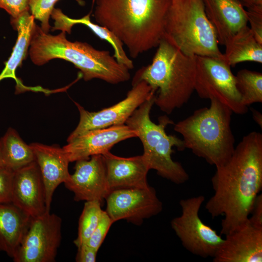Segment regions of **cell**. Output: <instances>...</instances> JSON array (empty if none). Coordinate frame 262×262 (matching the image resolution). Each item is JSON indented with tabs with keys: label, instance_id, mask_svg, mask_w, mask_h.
I'll use <instances>...</instances> for the list:
<instances>
[{
	"label": "cell",
	"instance_id": "1",
	"mask_svg": "<svg viewBox=\"0 0 262 262\" xmlns=\"http://www.w3.org/2000/svg\"><path fill=\"white\" fill-rule=\"evenodd\" d=\"M211 182L214 193L205 208L213 218L224 216L220 233L226 235L248 221L262 190V133L252 131L244 136L229 160L216 167Z\"/></svg>",
	"mask_w": 262,
	"mask_h": 262
},
{
	"label": "cell",
	"instance_id": "2",
	"mask_svg": "<svg viewBox=\"0 0 262 262\" xmlns=\"http://www.w3.org/2000/svg\"><path fill=\"white\" fill-rule=\"evenodd\" d=\"M171 0H96L94 17L112 32L130 56L157 47Z\"/></svg>",
	"mask_w": 262,
	"mask_h": 262
},
{
	"label": "cell",
	"instance_id": "3",
	"mask_svg": "<svg viewBox=\"0 0 262 262\" xmlns=\"http://www.w3.org/2000/svg\"><path fill=\"white\" fill-rule=\"evenodd\" d=\"M29 54L32 61L37 66L55 58L68 61L80 70L85 81L98 79L116 84L130 79L129 69L119 64L109 51L97 49L85 42H71L63 32L52 35L36 25Z\"/></svg>",
	"mask_w": 262,
	"mask_h": 262
},
{
	"label": "cell",
	"instance_id": "4",
	"mask_svg": "<svg viewBox=\"0 0 262 262\" xmlns=\"http://www.w3.org/2000/svg\"><path fill=\"white\" fill-rule=\"evenodd\" d=\"M157 47L151 63L137 71L132 83L147 82L156 92L154 104L170 114L195 91L196 56L185 54L164 37Z\"/></svg>",
	"mask_w": 262,
	"mask_h": 262
},
{
	"label": "cell",
	"instance_id": "5",
	"mask_svg": "<svg viewBox=\"0 0 262 262\" xmlns=\"http://www.w3.org/2000/svg\"><path fill=\"white\" fill-rule=\"evenodd\" d=\"M174 125L185 148L215 167L226 163L233 153L235 139L230 126L232 111L215 98Z\"/></svg>",
	"mask_w": 262,
	"mask_h": 262
},
{
	"label": "cell",
	"instance_id": "6",
	"mask_svg": "<svg viewBox=\"0 0 262 262\" xmlns=\"http://www.w3.org/2000/svg\"><path fill=\"white\" fill-rule=\"evenodd\" d=\"M155 95L143 103L128 119L126 124L137 133L143 146L144 156L149 169L156 171L158 175L177 184L186 182L189 176L180 163L171 157L172 147L179 151L185 149L183 140L168 135L165 129L173 124L167 116L159 118V123L152 121L150 113L154 104Z\"/></svg>",
	"mask_w": 262,
	"mask_h": 262
},
{
	"label": "cell",
	"instance_id": "7",
	"mask_svg": "<svg viewBox=\"0 0 262 262\" xmlns=\"http://www.w3.org/2000/svg\"><path fill=\"white\" fill-rule=\"evenodd\" d=\"M164 37L187 55L224 58L202 0H171Z\"/></svg>",
	"mask_w": 262,
	"mask_h": 262
},
{
	"label": "cell",
	"instance_id": "8",
	"mask_svg": "<svg viewBox=\"0 0 262 262\" xmlns=\"http://www.w3.org/2000/svg\"><path fill=\"white\" fill-rule=\"evenodd\" d=\"M195 91L202 98H215L233 113L243 115L248 107L243 105L236 84L235 76L224 58L196 56Z\"/></svg>",
	"mask_w": 262,
	"mask_h": 262
},
{
	"label": "cell",
	"instance_id": "9",
	"mask_svg": "<svg viewBox=\"0 0 262 262\" xmlns=\"http://www.w3.org/2000/svg\"><path fill=\"white\" fill-rule=\"evenodd\" d=\"M204 200L202 195L180 200L181 214L171 220V226L187 251L202 258H213L224 239L201 219L199 212Z\"/></svg>",
	"mask_w": 262,
	"mask_h": 262
},
{
	"label": "cell",
	"instance_id": "10",
	"mask_svg": "<svg viewBox=\"0 0 262 262\" xmlns=\"http://www.w3.org/2000/svg\"><path fill=\"white\" fill-rule=\"evenodd\" d=\"M62 219L47 211L31 217L12 258L15 262H54L62 239Z\"/></svg>",
	"mask_w": 262,
	"mask_h": 262
},
{
	"label": "cell",
	"instance_id": "11",
	"mask_svg": "<svg viewBox=\"0 0 262 262\" xmlns=\"http://www.w3.org/2000/svg\"><path fill=\"white\" fill-rule=\"evenodd\" d=\"M155 93L147 82L140 81L132 83V88L125 98L99 111H88L75 102L80 113V120L67 142L90 131L125 124L133 112Z\"/></svg>",
	"mask_w": 262,
	"mask_h": 262
},
{
	"label": "cell",
	"instance_id": "12",
	"mask_svg": "<svg viewBox=\"0 0 262 262\" xmlns=\"http://www.w3.org/2000/svg\"><path fill=\"white\" fill-rule=\"evenodd\" d=\"M105 200V211L114 223L123 219L139 226L145 219L160 213L163 207L155 189L150 186L114 190Z\"/></svg>",
	"mask_w": 262,
	"mask_h": 262
},
{
	"label": "cell",
	"instance_id": "13",
	"mask_svg": "<svg viewBox=\"0 0 262 262\" xmlns=\"http://www.w3.org/2000/svg\"><path fill=\"white\" fill-rule=\"evenodd\" d=\"M75 172L64 183L74 194L76 201H98L102 203L110 192L102 155L76 161Z\"/></svg>",
	"mask_w": 262,
	"mask_h": 262
},
{
	"label": "cell",
	"instance_id": "14",
	"mask_svg": "<svg viewBox=\"0 0 262 262\" xmlns=\"http://www.w3.org/2000/svg\"><path fill=\"white\" fill-rule=\"evenodd\" d=\"M11 203L31 217L48 211L44 184L35 161L14 172Z\"/></svg>",
	"mask_w": 262,
	"mask_h": 262
},
{
	"label": "cell",
	"instance_id": "15",
	"mask_svg": "<svg viewBox=\"0 0 262 262\" xmlns=\"http://www.w3.org/2000/svg\"><path fill=\"white\" fill-rule=\"evenodd\" d=\"M137 137V133L126 124L88 131L68 142L62 148L70 162L103 155L116 144Z\"/></svg>",
	"mask_w": 262,
	"mask_h": 262
},
{
	"label": "cell",
	"instance_id": "16",
	"mask_svg": "<svg viewBox=\"0 0 262 262\" xmlns=\"http://www.w3.org/2000/svg\"><path fill=\"white\" fill-rule=\"evenodd\" d=\"M225 236L213 262H262V228L248 221Z\"/></svg>",
	"mask_w": 262,
	"mask_h": 262
},
{
	"label": "cell",
	"instance_id": "17",
	"mask_svg": "<svg viewBox=\"0 0 262 262\" xmlns=\"http://www.w3.org/2000/svg\"><path fill=\"white\" fill-rule=\"evenodd\" d=\"M30 146L33 152L44 184L46 208L50 211L54 191L70 177V162L63 148L56 145L33 143Z\"/></svg>",
	"mask_w": 262,
	"mask_h": 262
},
{
	"label": "cell",
	"instance_id": "18",
	"mask_svg": "<svg viewBox=\"0 0 262 262\" xmlns=\"http://www.w3.org/2000/svg\"><path fill=\"white\" fill-rule=\"evenodd\" d=\"M102 155L111 191L149 186L147 175L150 169L143 154L126 158L115 155L109 151Z\"/></svg>",
	"mask_w": 262,
	"mask_h": 262
},
{
	"label": "cell",
	"instance_id": "19",
	"mask_svg": "<svg viewBox=\"0 0 262 262\" xmlns=\"http://www.w3.org/2000/svg\"><path fill=\"white\" fill-rule=\"evenodd\" d=\"M206 16L215 32L218 43L224 45L247 26L246 10L237 0H202Z\"/></svg>",
	"mask_w": 262,
	"mask_h": 262
},
{
	"label": "cell",
	"instance_id": "20",
	"mask_svg": "<svg viewBox=\"0 0 262 262\" xmlns=\"http://www.w3.org/2000/svg\"><path fill=\"white\" fill-rule=\"evenodd\" d=\"M31 218L12 203L0 204V251L13 258Z\"/></svg>",
	"mask_w": 262,
	"mask_h": 262
},
{
	"label": "cell",
	"instance_id": "21",
	"mask_svg": "<svg viewBox=\"0 0 262 262\" xmlns=\"http://www.w3.org/2000/svg\"><path fill=\"white\" fill-rule=\"evenodd\" d=\"M51 16L55 20L53 30H59L70 33L72 27L76 24L86 26L98 37L110 44L114 50L113 56L119 64L125 66L129 70L133 68V62L127 56L122 42L106 27L92 22L90 20V14L81 18L73 19L65 15L61 9L54 8Z\"/></svg>",
	"mask_w": 262,
	"mask_h": 262
},
{
	"label": "cell",
	"instance_id": "22",
	"mask_svg": "<svg viewBox=\"0 0 262 262\" xmlns=\"http://www.w3.org/2000/svg\"><path fill=\"white\" fill-rule=\"evenodd\" d=\"M34 19L29 10L22 13L17 18L12 19L18 32V36L11 56L0 73V82L4 79H14L16 82V92L17 93L23 89L21 82L16 77L15 72L26 57L36 26Z\"/></svg>",
	"mask_w": 262,
	"mask_h": 262
},
{
	"label": "cell",
	"instance_id": "23",
	"mask_svg": "<svg viewBox=\"0 0 262 262\" xmlns=\"http://www.w3.org/2000/svg\"><path fill=\"white\" fill-rule=\"evenodd\" d=\"M224 46V58L230 66L244 62L262 63V44L256 40L247 25L231 37Z\"/></svg>",
	"mask_w": 262,
	"mask_h": 262
},
{
	"label": "cell",
	"instance_id": "24",
	"mask_svg": "<svg viewBox=\"0 0 262 262\" xmlns=\"http://www.w3.org/2000/svg\"><path fill=\"white\" fill-rule=\"evenodd\" d=\"M3 166L15 172L35 160L33 152L17 132L9 128L0 139Z\"/></svg>",
	"mask_w": 262,
	"mask_h": 262
},
{
	"label": "cell",
	"instance_id": "25",
	"mask_svg": "<svg viewBox=\"0 0 262 262\" xmlns=\"http://www.w3.org/2000/svg\"><path fill=\"white\" fill-rule=\"evenodd\" d=\"M236 84L242 104L247 107L262 102V74L244 69L235 76Z\"/></svg>",
	"mask_w": 262,
	"mask_h": 262
},
{
	"label": "cell",
	"instance_id": "26",
	"mask_svg": "<svg viewBox=\"0 0 262 262\" xmlns=\"http://www.w3.org/2000/svg\"><path fill=\"white\" fill-rule=\"evenodd\" d=\"M101 203L98 201H88L79 220L78 235L74 244L78 247L86 244L96 228L103 213Z\"/></svg>",
	"mask_w": 262,
	"mask_h": 262
},
{
	"label": "cell",
	"instance_id": "27",
	"mask_svg": "<svg viewBox=\"0 0 262 262\" xmlns=\"http://www.w3.org/2000/svg\"><path fill=\"white\" fill-rule=\"evenodd\" d=\"M59 0H29V8L34 19L41 22V29L48 33L50 25L49 19L54 9L55 4ZM80 5H83L82 0H75Z\"/></svg>",
	"mask_w": 262,
	"mask_h": 262
},
{
	"label": "cell",
	"instance_id": "28",
	"mask_svg": "<svg viewBox=\"0 0 262 262\" xmlns=\"http://www.w3.org/2000/svg\"><path fill=\"white\" fill-rule=\"evenodd\" d=\"M113 223L106 212L103 211L96 228L86 244L98 250Z\"/></svg>",
	"mask_w": 262,
	"mask_h": 262
},
{
	"label": "cell",
	"instance_id": "29",
	"mask_svg": "<svg viewBox=\"0 0 262 262\" xmlns=\"http://www.w3.org/2000/svg\"><path fill=\"white\" fill-rule=\"evenodd\" d=\"M246 14L254 37L262 44V6L252 5L246 8Z\"/></svg>",
	"mask_w": 262,
	"mask_h": 262
},
{
	"label": "cell",
	"instance_id": "30",
	"mask_svg": "<svg viewBox=\"0 0 262 262\" xmlns=\"http://www.w3.org/2000/svg\"><path fill=\"white\" fill-rule=\"evenodd\" d=\"M14 172L0 168V204L11 203V186Z\"/></svg>",
	"mask_w": 262,
	"mask_h": 262
},
{
	"label": "cell",
	"instance_id": "31",
	"mask_svg": "<svg viewBox=\"0 0 262 262\" xmlns=\"http://www.w3.org/2000/svg\"><path fill=\"white\" fill-rule=\"evenodd\" d=\"M29 0H0V8L5 10L12 19L17 18L22 13L29 10Z\"/></svg>",
	"mask_w": 262,
	"mask_h": 262
},
{
	"label": "cell",
	"instance_id": "32",
	"mask_svg": "<svg viewBox=\"0 0 262 262\" xmlns=\"http://www.w3.org/2000/svg\"><path fill=\"white\" fill-rule=\"evenodd\" d=\"M248 221L254 226L262 228V195L261 194H258L255 199Z\"/></svg>",
	"mask_w": 262,
	"mask_h": 262
},
{
	"label": "cell",
	"instance_id": "33",
	"mask_svg": "<svg viewBox=\"0 0 262 262\" xmlns=\"http://www.w3.org/2000/svg\"><path fill=\"white\" fill-rule=\"evenodd\" d=\"M78 248L75 260L77 262H95L98 250L84 244Z\"/></svg>",
	"mask_w": 262,
	"mask_h": 262
},
{
	"label": "cell",
	"instance_id": "34",
	"mask_svg": "<svg viewBox=\"0 0 262 262\" xmlns=\"http://www.w3.org/2000/svg\"><path fill=\"white\" fill-rule=\"evenodd\" d=\"M252 116L254 120L257 123L260 127H262V115L261 113L254 109L252 110Z\"/></svg>",
	"mask_w": 262,
	"mask_h": 262
},
{
	"label": "cell",
	"instance_id": "35",
	"mask_svg": "<svg viewBox=\"0 0 262 262\" xmlns=\"http://www.w3.org/2000/svg\"><path fill=\"white\" fill-rule=\"evenodd\" d=\"M244 7L248 8L252 5V0H237Z\"/></svg>",
	"mask_w": 262,
	"mask_h": 262
},
{
	"label": "cell",
	"instance_id": "36",
	"mask_svg": "<svg viewBox=\"0 0 262 262\" xmlns=\"http://www.w3.org/2000/svg\"><path fill=\"white\" fill-rule=\"evenodd\" d=\"M3 166L1 143L0 140V168Z\"/></svg>",
	"mask_w": 262,
	"mask_h": 262
},
{
	"label": "cell",
	"instance_id": "37",
	"mask_svg": "<svg viewBox=\"0 0 262 262\" xmlns=\"http://www.w3.org/2000/svg\"><path fill=\"white\" fill-rule=\"evenodd\" d=\"M252 5L262 6V0H252Z\"/></svg>",
	"mask_w": 262,
	"mask_h": 262
}]
</instances>
